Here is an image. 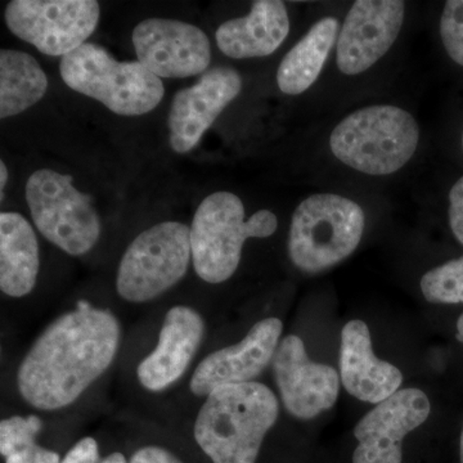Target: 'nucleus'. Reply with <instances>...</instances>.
<instances>
[{"instance_id":"obj_20","label":"nucleus","mask_w":463,"mask_h":463,"mask_svg":"<svg viewBox=\"0 0 463 463\" xmlns=\"http://www.w3.org/2000/svg\"><path fill=\"white\" fill-rule=\"evenodd\" d=\"M339 33L336 18L325 17L310 27L309 32L283 58L277 84L283 93L298 96L316 83Z\"/></svg>"},{"instance_id":"obj_3","label":"nucleus","mask_w":463,"mask_h":463,"mask_svg":"<svg viewBox=\"0 0 463 463\" xmlns=\"http://www.w3.org/2000/svg\"><path fill=\"white\" fill-rule=\"evenodd\" d=\"M279 414L276 392L254 381L216 389L167 426L190 439L210 463H257Z\"/></svg>"},{"instance_id":"obj_7","label":"nucleus","mask_w":463,"mask_h":463,"mask_svg":"<svg viewBox=\"0 0 463 463\" xmlns=\"http://www.w3.org/2000/svg\"><path fill=\"white\" fill-rule=\"evenodd\" d=\"M191 265V227L161 222L128 245L116 269V295L128 306L156 303L183 281Z\"/></svg>"},{"instance_id":"obj_30","label":"nucleus","mask_w":463,"mask_h":463,"mask_svg":"<svg viewBox=\"0 0 463 463\" xmlns=\"http://www.w3.org/2000/svg\"><path fill=\"white\" fill-rule=\"evenodd\" d=\"M459 457H461V463H463V429L461 432V441H459Z\"/></svg>"},{"instance_id":"obj_24","label":"nucleus","mask_w":463,"mask_h":463,"mask_svg":"<svg viewBox=\"0 0 463 463\" xmlns=\"http://www.w3.org/2000/svg\"><path fill=\"white\" fill-rule=\"evenodd\" d=\"M421 291L430 303H463V257L429 270L421 279Z\"/></svg>"},{"instance_id":"obj_9","label":"nucleus","mask_w":463,"mask_h":463,"mask_svg":"<svg viewBox=\"0 0 463 463\" xmlns=\"http://www.w3.org/2000/svg\"><path fill=\"white\" fill-rule=\"evenodd\" d=\"M60 72L67 87L121 116L147 114L165 94L161 79L139 61L118 62L105 48L91 43L62 57Z\"/></svg>"},{"instance_id":"obj_6","label":"nucleus","mask_w":463,"mask_h":463,"mask_svg":"<svg viewBox=\"0 0 463 463\" xmlns=\"http://www.w3.org/2000/svg\"><path fill=\"white\" fill-rule=\"evenodd\" d=\"M416 118L397 106H368L332 130L330 147L341 163L368 175H389L407 165L419 147Z\"/></svg>"},{"instance_id":"obj_14","label":"nucleus","mask_w":463,"mask_h":463,"mask_svg":"<svg viewBox=\"0 0 463 463\" xmlns=\"http://www.w3.org/2000/svg\"><path fill=\"white\" fill-rule=\"evenodd\" d=\"M401 0H358L346 14L337 38V67L343 74H362L381 60L398 39L404 23Z\"/></svg>"},{"instance_id":"obj_5","label":"nucleus","mask_w":463,"mask_h":463,"mask_svg":"<svg viewBox=\"0 0 463 463\" xmlns=\"http://www.w3.org/2000/svg\"><path fill=\"white\" fill-rule=\"evenodd\" d=\"M279 228L270 210H259L246 221L242 201L231 192L207 196L191 224L192 268L201 281L222 285L239 269L249 239H267Z\"/></svg>"},{"instance_id":"obj_13","label":"nucleus","mask_w":463,"mask_h":463,"mask_svg":"<svg viewBox=\"0 0 463 463\" xmlns=\"http://www.w3.org/2000/svg\"><path fill=\"white\" fill-rule=\"evenodd\" d=\"M132 39L139 62L157 78L199 75L212 61L206 33L182 21L148 18L136 26Z\"/></svg>"},{"instance_id":"obj_8","label":"nucleus","mask_w":463,"mask_h":463,"mask_svg":"<svg viewBox=\"0 0 463 463\" xmlns=\"http://www.w3.org/2000/svg\"><path fill=\"white\" fill-rule=\"evenodd\" d=\"M364 212L335 194L307 197L292 214L288 255L301 272H325L355 251L364 236Z\"/></svg>"},{"instance_id":"obj_22","label":"nucleus","mask_w":463,"mask_h":463,"mask_svg":"<svg viewBox=\"0 0 463 463\" xmlns=\"http://www.w3.org/2000/svg\"><path fill=\"white\" fill-rule=\"evenodd\" d=\"M53 417L32 411H7L0 420V455L5 463H36L45 446L41 438Z\"/></svg>"},{"instance_id":"obj_2","label":"nucleus","mask_w":463,"mask_h":463,"mask_svg":"<svg viewBox=\"0 0 463 463\" xmlns=\"http://www.w3.org/2000/svg\"><path fill=\"white\" fill-rule=\"evenodd\" d=\"M210 339L209 316L183 301L128 330L118 374L136 410L155 416L187 381Z\"/></svg>"},{"instance_id":"obj_25","label":"nucleus","mask_w":463,"mask_h":463,"mask_svg":"<svg viewBox=\"0 0 463 463\" xmlns=\"http://www.w3.org/2000/svg\"><path fill=\"white\" fill-rule=\"evenodd\" d=\"M440 36L448 56L463 67V0H449L444 5Z\"/></svg>"},{"instance_id":"obj_12","label":"nucleus","mask_w":463,"mask_h":463,"mask_svg":"<svg viewBox=\"0 0 463 463\" xmlns=\"http://www.w3.org/2000/svg\"><path fill=\"white\" fill-rule=\"evenodd\" d=\"M270 367L279 402L292 417L312 420L336 403L339 374L331 365L313 362L297 335L282 337Z\"/></svg>"},{"instance_id":"obj_10","label":"nucleus","mask_w":463,"mask_h":463,"mask_svg":"<svg viewBox=\"0 0 463 463\" xmlns=\"http://www.w3.org/2000/svg\"><path fill=\"white\" fill-rule=\"evenodd\" d=\"M72 182V176L52 169L36 170L25 196L39 233L70 257H83L99 243L102 225L90 197Z\"/></svg>"},{"instance_id":"obj_19","label":"nucleus","mask_w":463,"mask_h":463,"mask_svg":"<svg viewBox=\"0 0 463 463\" xmlns=\"http://www.w3.org/2000/svg\"><path fill=\"white\" fill-rule=\"evenodd\" d=\"M41 272V249L32 223L18 213L0 214V291L21 300L32 295Z\"/></svg>"},{"instance_id":"obj_26","label":"nucleus","mask_w":463,"mask_h":463,"mask_svg":"<svg viewBox=\"0 0 463 463\" xmlns=\"http://www.w3.org/2000/svg\"><path fill=\"white\" fill-rule=\"evenodd\" d=\"M102 446L99 435H84L67 449L61 463H102Z\"/></svg>"},{"instance_id":"obj_31","label":"nucleus","mask_w":463,"mask_h":463,"mask_svg":"<svg viewBox=\"0 0 463 463\" xmlns=\"http://www.w3.org/2000/svg\"><path fill=\"white\" fill-rule=\"evenodd\" d=\"M462 149H463V132H462Z\"/></svg>"},{"instance_id":"obj_21","label":"nucleus","mask_w":463,"mask_h":463,"mask_svg":"<svg viewBox=\"0 0 463 463\" xmlns=\"http://www.w3.org/2000/svg\"><path fill=\"white\" fill-rule=\"evenodd\" d=\"M47 90V75L35 58L25 52L0 51V118H11L32 108Z\"/></svg>"},{"instance_id":"obj_18","label":"nucleus","mask_w":463,"mask_h":463,"mask_svg":"<svg viewBox=\"0 0 463 463\" xmlns=\"http://www.w3.org/2000/svg\"><path fill=\"white\" fill-rule=\"evenodd\" d=\"M289 33L288 9L279 0L252 3L248 16L233 18L216 30V44L231 58L265 57L274 53Z\"/></svg>"},{"instance_id":"obj_28","label":"nucleus","mask_w":463,"mask_h":463,"mask_svg":"<svg viewBox=\"0 0 463 463\" xmlns=\"http://www.w3.org/2000/svg\"><path fill=\"white\" fill-rule=\"evenodd\" d=\"M8 181V170L7 166H5V164L0 163V194H2V200L3 197H5V184H7Z\"/></svg>"},{"instance_id":"obj_27","label":"nucleus","mask_w":463,"mask_h":463,"mask_svg":"<svg viewBox=\"0 0 463 463\" xmlns=\"http://www.w3.org/2000/svg\"><path fill=\"white\" fill-rule=\"evenodd\" d=\"M449 225L456 239L463 245V176L449 192Z\"/></svg>"},{"instance_id":"obj_1","label":"nucleus","mask_w":463,"mask_h":463,"mask_svg":"<svg viewBox=\"0 0 463 463\" xmlns=\"http://www.w3.org/2000/svg\"><path fill=\"white\" fill-rule=\"evenodd\" d=\"M128 330L118 312L79 298L30 341L9 373L16 410L80 419L118 374Z\"/></svg>"},{"instance_id":"obj_16","label":"nucleus","mask_w":463,"mask_h":463,"mask_svg":"<svg viewBox=\"0 0 463 463\" xmlns=\"http://www.w3.org/2000/svg\"><path fill=\"white\" fill-rule=\"evenodd\" d=\"M242 79L231 67L218 66L207 71L196 84L179 90L170 106L169 143L176 154L196 147L218 116L239 96Z\"/></svg>"},{"instance_id":"obj_15","label":"nucleus","mask_w":463,"mask_h":463,"mask_svg":"<svg viewBox=\"0 0 463 463\" xmlns=\"http://www.w3.org/2000/svg\"><path fill=\"white\" fill-rule=\"evenodd\" d=\"M430 411V402L421 390H398L355 426L358 447L353 463H402L403 439L428 420Z\"/></svg>"},{"instance_id":"obj_23","label":"nucleus","mask_w":463,"mask_h":463,"mask_svg":"<svg viewBox=\"0 0 463 463\" xmlns=\"http://www.w3.org/2000/svg\"><path fill=\"white\" fill-rule=\"evenodd\" d=\"M116 421L134 437L136 446L128 452L129 463H191L166 443V425L154 417L130 408L116 414Z\"/></svg>"},{"instance_id":"obj_29","label":"nucleus","mask_w":463,"mask_h":463,"mask_svg":"<svg viewBox=\"0 0 463 463\" xmlns=\"http://www.w3.org/2000/svg\"><path fill=\"white\" fill-rule=\"evenodd\" d=\"M457 339L463 343V315L459 317L458 322H457Z\"/></svg>"},{"instance_id":"obj_4","label":"nucleus","mask_w":463,"mask_h":463,"mask_svg":"<svg viewBox=\"0 0 463 463\" xmlns=\"http://www.w3.org/2000/svg\"><path fill=\"white\" fill-rule=\"evenodd\" d=\"M282 334V319L270 316L252 323L239 340L221 345L207 344L182 388L149 417L169 425L191 412L216 389L258 381L272 365Z\"/></svg>"},{"instance_id":"obj_17","label":"nucleus","mask_w":463,"mask_h":463,"mask_svg":"<svg viewBox=\"0 0 463 463\" xmlns=\"http://www.w3.org/2000/svg\"><path fill=\"white\" fill-rule=\"evenodd\" d=\"M340 373L350 395L373 404L394 395L403 383L398 367L374 355L370 328L359 319L346 323L341 332Z\"/></svg>"},{"instance_id":"obj_11","label":"nucleus","mask_w":463,"mask_h":463,"mask_svg":"<svg viewBox=\"0 0 463 463\" xmlns=\"http://www.w3.org/2000/svg\"><path fill=\"white\" fill-rule=\"evenodd\" d=\"M94 0H14L5 8L8 29L47 56L71 53L85 44L99 21Z\"/></svg>"}]
</instances>
